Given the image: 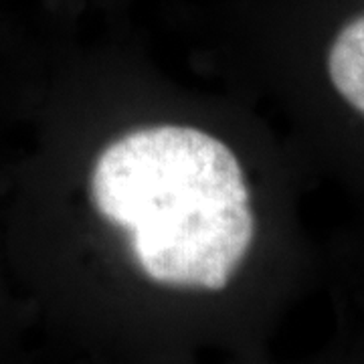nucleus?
I'll use <instances>...</instances> for the list:
<instances>
[{
	"label": "nucleus",
	"mask_w": 364,
	"mask_h": 364,
	"mask_svg": "<svg viewBox=\"0 0 364 364\" xmlns=\"http://www.w3.org/2000/svg\"><path fill=\"white\" fill-rule=\"evenodd\" d=\"M90 191L93 207L124 229L138 267L160 286L221 291L255 237L241 162L198 128L128 132L100 152Z\"/></svg>",
	"instance_id": "f257e3e1"
}]
</instances>
